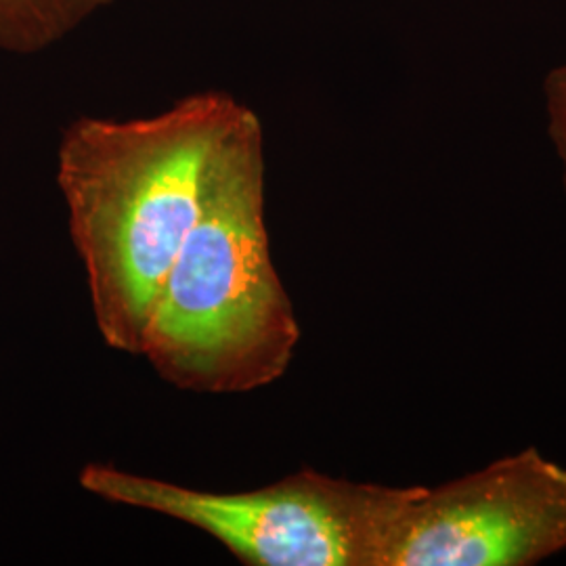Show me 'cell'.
<instances>
[{"instance_id": "cell-1", "label": "cell", "mask_w": 566, "mask_h": 566, "mask_svg": "<svg viewBox=\"0 0 566 566\" xmlns=\"http://www.w3.org/2000/svg\"><path fill=\"white\" fill-rule=\"evenodd\" d=\"M243 107L224 91H202L156 116H82L63 130L57 185L109 348L139 357L151 306L198 217L212 154Z\"/></svg>"}, {"instance_id": "cell-2", "label": "cell", "mask_w": 566, "mask_h": 566, "mask_svg": "<svg viewBox=\"0 0 566 566\" xmlns=\"http://www.w3.org/2000/svg\"><path fill=\"white\" fill-rule=\"evenodd\" d=\"M301 343L264 219V133L245 105L212 154L198 217L164 277L143 357L166 385L242 395L282 380Z\"/></svg>"}, {"instance_id": "cell-3", "label": "cell", "mask_w": 566, "mask_h": 566, "mask_svg": "<svg viewBox=\"0 0 566 566\" xmlns=\"http://www.w3.org/2000/svg\"><path fill=\"white\" fill-rule=\"evenodd\" d=\"M103 502L193 526L248 566H385L409 486L353 483L313 468L271 485L214 493L91 462L78 474Z\"/></svg>"}, {"instance_id": "cell-4", "label": "cell", "mask_w": 566, "mask_h": 566, "mask_svg": "<svg viewBox=\"0 0 566 566\" xmlns=\"http://www.w3.org/2000/svg\"><path fill=\"white\" fill-rule=\"evenodd\" d=\"M566 549V468L537 447L411 486L385 566H531Z\"/></svg>"}, {"instance_id": "cell-5", "label": "cell", "mask_w": 566, "mask_h": 566, "mask_svg": "<svg viewBox=\"0 0 566 566\" xmlns=\"http://www.w3.org/2000/svg\"><path fill=\"white\" fill-rule=\"evenodd\" d=\"M116 0H0V51L36 55Z\"/></svg>"}, {"instance_id": "cell-6", "label": "cell", "mask_w": 566, "mask_h": 566, "mask_svg": "<svg viewBox=\"0 0 566 566\" xmlns=\"http://www.w3.org/2000/svg\"><path fill=\"white\" fill-rule=\"evenodd\" d=\"M547 137L560 163V179L566 193V63L547 72L544 81Z\"/></svg>"}]
</instances>
